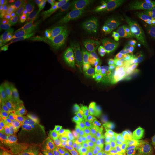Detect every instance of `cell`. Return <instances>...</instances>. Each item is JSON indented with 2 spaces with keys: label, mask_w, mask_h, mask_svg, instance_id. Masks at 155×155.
Segmentation results:
<instances>
[{
  "label": "cell",
  "mask_w": 155,
  "mask_h": 155,
  "mask_svg": "<svg viewBox=\"0 0 155 155\" xmlns=\"http://www.w3.org/2000/svg\"><path fill=\"white\" fill-rule=\"evenodd\" d=\"M137 61L133 55L121 67L102 79L95 78V86L110 100H116L127 90L136 71Z\"/></svg>",
  "instance_id": "obj_1"
},
{
  "label": "cell",
  "mask_w": 155,
  "mask_h": 155,
  "mask_svg": "<svg viewBox=\"0 0 155 155\" xmlns=\"http://www.w3.org/2000/svg\"><path fill=\"white\" fill-rule=\"evenodd\" d=\"M155 38V19L144 20L118 40L111 50L125 51L140 42Z\"/></svg>",
  "instance_id": "obj_2"
},
{
  "label": "cell",
  "mask_w": 155,
  "mask_h": 155,
  "mask_svg": "<svg viewBox=\"0 0 155 155\" xmlns=\"http://www.w3.org/2000/svg\"><path fill=\"white\" fill-rule=\"evenodd\" d=\"M82 44V40H79L68 47L66 52L61 56L52 59L38 61L29 66L25 74L24 79L29 77L55 70L69 64L68 63L75 57L78 50Z\"/></svg>",
  "instance_id": "obj_3"
},
{
  "label": "cell",
  "mask_w": 155,
  "mask_h": 155,
  "mask_svg": "<svg viewBox=\"0 0 155 155\" xmlns=\"http://www.w3.org/2000/svg\"><path fill=\"white\" fill-rule=\"evenodd\" d=\"M133 55L131 51L125 50L111 53L104 58H101V74L100 77L96 79H102L116 71L121 67Z\"/></svg>",
  "instance_id": "obj_4"
},
{
  "label": "cell",
  "mask_w": 155,
  "mask_h": 155,
  "mask_svg": "<svg viewBox=\"0 0 155 155\" xmlns=\"http://www.w3.org/2000/svg\"><path fill=\"white\" fill-rule=\"evenodd\" d=\"M143 11V5L137 3L132 6L127 11L124 13L118 18L116 26L111 29L110 32L107 34V38L113 37L123 30L131 26L134 22L142 16Z\"/></svg>",
  "instance_id": "obj_5"
},
{
  "label": "cell",
  "mask_w": 155,
  "mask_h": 155,
  "mask_svg": "<svg viewBox=\"0 0 155 155\" xmlns=\"http://www.w3.org/2000/svg\"><path fill=\"white\" fill-rule=\"evenodd\" d=\"M117 18L113 11L109 8L108 11L102 14L98 19L85 24L83 26V31L86 39L87 40H90Z\"/></svg>",
  "instance_id": "obj_6"
},
{
  "label": "cell",
  "mask_w": 155,
  "mask_h": 155,
  "mask_svg": "<svg viewBox=\"0 0 155 155\" xmlns=\"http://www.w3.org/2000/svg\"><path fill=\"white\" fill-rule=\"evenodd\" d=\"M70 65L68 64L65 66L62 67L61 68H59L58 69H56L55 70H53L50 72H45L40 75H35L32 77L25 78L24 80H23L21 84H20L15 89V90L17 91L18 90L22 88L23 87L27 86L29 84H32L34 83H39L41 82H43L47 81L50 79L53 78H56L60 75H61V74L66 72L69 69Z\"/></svg>",
  "instance_id": "obj_7"
},
{
  "label": "cell",
  "mask_w": 155,
  "mask_h": 155,
  "mask_svg": "<svg viewBox=\"0 0 155 155\" xmlns=\"http://www.w3.org/2000/svg\"><path fill=\"white\" fill-rule=\"evenodd\" d=\"M28 58L26 56L21 55L13 60L8 66L1 72V78L2 79L7 85L11 83L14 78L17 70L20 67H25L28 63ZM8 89V88H7Z\"/></svg>",
  "instance_id": "obj_8"
},
{
  "label": "cell",
  "mask_w": 155,
  "mask_h": 155,
  "mask_svg": "<svg viewBox=\"0 0 155 155\" xmlns=\"http://www.w3.org/2000/svg\"><path fill=\"white\" fill-rule=\"evenodd\" d=\"M141 94L150 109V118L155 132V84L149 83L142 84Z\"/></svg>",
  "instance_id": "obj_9"
},
{
  "label": "cell",
  "mask_w": 155,
  "mask_h": 155,
  "mask_svg": "<svg viewBox=\"0 0 155 155\" xmlns=\"http://www.w3.org/2000/svg\"><path fill=\"white\" fill-rule=\"evenodd\" d=\"M148 111V105L144 97L141 95H138L130 101L127 106V120L130 122L139 114Z\"/></svg>",
  "instance_id": "obj_10"
},
{
  "label": "cell",
  "mask_w": 155,
  "mask_h": 155,
  "mask_svg": "<svg viewBox=\"0 0 155 155\" xmlns=\"http://www.w3.org/2000/svg\"><path fill=\"white\" fill-rule=\"evenodd\" d=\"M70 40L71 39H66L61 41L60 43L54 45L51 49L47 51L43 55L40 56L37 58L35 59L32 61L29 62L28 65L31 66L38 61L44 60L52 59L63 55L66 52L68 48V47H67V45Z\"/></svg>",
  "instance_id": "obj_11"
},
{
  "label": "cell",
  "mask_w": 155,
  "mask_h": 155,
  "mask_svg": "<svg viewBox=\"0 0 155 155\" xmlns=\"http://www.w3.org/2000/svg\"><path fill=\"white\" fill-rule=\"evenodd\" d=\"M69 14L70 9L67 5L63 4L54 6L51 14V17L55 22V27L53 30L54 35H55L58 29L67 22Z\"/></svg>",
  "instance_id": "obj_12"
},
{
  "label": "cell",
  "mask_w": 155,
  "mask_h": 155,
  "mask_svg": "<svg viewBox=\"0 0 155 155\" xmlns=\"http://www.w3.org/2000/svg\"><path fill=\"white\" fill-rule=\"evenodd\" d=\"M76 30L75 22L73 20L67 21L58 29L52 41V43L55 45L64 40L72 39Z\"/></svg>",
  "instance_id": "obj_13"
},
{
  "label": "cell",
  "mask_w": 155,
  "mask_h": 155,
  "mask_svg": "<svg viewBox=\"0 0 155 155\" xmlns=\"http://www.w3.org/2000/svg\"><path fill=\"white\" fill-rule=\"evenodd\" d=\"M150 116L149 111L143 113L130 122L139 132L147 137L150 136Z\"/></svg>",
  "instance_id": "obj_14"
},
{
  "label": "cell",
  "mask_w": 155,
  "mask_h": 155,
  "mask_svg": "<svg viewBox=\"0 0 155 155\" xmlns=\"http://www.w3.org/2000/svg\"><path fill=\"white\" fill-rule=\"evenodd\" d=\"M94 78L90 74H86L82 72L74 71L66 74L61 75L56 78L55 81L57 80L59 81L64 82H79L95 86V79H94Z\"/></svg>",
  "instance_id": "obj_15"
},
{
  "label": "cell",
  "mask_w": 155,
  "mask_h": 155,
  "mask_svg": "<svg viewBox=\"0 0 155 155\" xmlns=\"http://www.w3.org/2000/svg\"><path fill=\"white\" fill-rule=\"evenodd\" d=\"M54 8V6L53 2H50L47 8L32 22L31 27L32 29L36 31L38 33L42 32L45 29L46 23L51 17V14Z\"/></svg>",
  "instance_id": "obj_16"
},
{
  "label": "cell",
  "mask_w": 155,
  "mask_h": 155,
  "mask_svg": "<svg viewBox=\"0 0 155 155\" xmlns=\"http://www.w3.org/2000/svg\"><path fill=\"white\" fill-rule=\"evenodd\" d=\"M50 4V1L45 0H37L31 2L27 8L28 12L30 15L29 22H32L35 18L45 11Z\"/></svg>",
  "instance_id": "obj_17"
},
{
  "label": "cell",
  "mask_w": 155,
  "mask_h": 155,
  "mask_svg": "<svg viewBox=\"0 0 155 155\" xmlns=\"http://www.w3.org/2000/svg\"><path fill=\"white\" fill-rule=\"evenodd\" d=\"M117 2H118L117 4L110 3L109 8L113 11L117 18H118L124 13L137 4L139 1L137 0H121L118 1Z\"/></svg>",
  "instance_id": "obj_18"
},
{
  "label": "cell",
  "mask_w": 155,
  "mask_h": 155,
  "mask_svg": "<svg viewBox=\"0 0 155 155\" xmlns=\"http://www.w3.org/2000/svg\"><path fill=\"white\" fill-rule=\"evenodd\" d=\"M38 39V32L35 30L32 29L29 33L22 35V36L18 39L20 45L24 51L32 49Z\"/></svg>",
  "instance_id": "obj_19"
},
{
  "label": "cell",
  "mask_w": 155,
  "mask_h": 155,
  "mask_svg": "<svg viewBox=\"0 0 155 155\" xmlns=\"http://www.w3.org/2000/svg\"><path fill=\"white\" fill-rule=\"evenodd\" d=\"M25 51L22 47L18 45L14 48H1L0 51V55L1 57L9 59H15L20 57L22 52Z\"/></svg>",
  "instance_id": "obj_20"
},
{
  "label": "cell",
  "mask_w": 155,
  "mask_h": 155,
  "mask_svg": "<svg viewBox=\"0 0 155 155\" xmlns=\"http://www.w3.org/2000/svg\"><path fill=\"white\" fill-rule=\"evenodd\" d=\"M142 17L144 20L155 19V1H150L144 4Z\"/></svg>",
  "instance_id": "obj_21"
},
{
  "label": "cell",
  "mask_w": 155,
  "mask_h": 155,
  "mask_svg": "<svg viewBox=\"0 0 155 155\" xmlns=\"http://www.w3.org/2000/svg\"><path fill=\"white\" fill-rule=\"evenodd\" d=\"M89 70L90 74L94 77L97 78L100 77L101 74V57L95 58L91 61Z\"/></svg>",
  "instance_id": "obj_22"
},
{
  "label": "cell",
  "mask_w": 155,
  "mask_h": 155,
  "mask_svg": "<svg viewBox=\"0 0 155 155\" xmlns=\"http://www.w3.org/2000/svg\"><path fill=\"white\" fill-rule=\"evenodd\" d=\"M93 2H94V1H92V0H85L84 1V4L82 11L81 12V15L79 16V17H77V20L75 22V28L77 29L78 26L79 25V24L89 15Z\"/></svg>",
  "instance_id": "obj_23"
},
{
  "label": "cell",
  "mask_w": 155,
  "mask_h": 155,
  "mask_svg": "<svg viewBox=\"0 0 155 155\" xmlns=\"http://www.w3.org/2000/svg\"><path fill=\"white\" fill-rule=\"evenodd\" d=\"M54 36L53 30L45 28L42 32L40 33L39 41L40 45L44 46L50 44V42H52Z\"/></svg>",
  "instance_id": "obj_24"
},
{
  "label": "cell",
  "mask_w": 155,
  "mask_h": 155,
  "mask_svg": "<svg viewBox=\"0 0 155 155\" xmlns=\"http://www.w3.org/2000/svg\"><path fill=\"white\" fill-rule=\"evenodd\" d=\"M27 24H29V20L21 12L19 11L15 21L13 24V29L21 30Z\"/></svg>",
  "instance_id": "obj_25"
},
{
  "label": "cell",
  "mask_w": 155,
  "mask_h": 155,
  "mask_svg": "<svg viewBox=\"0 0 155 155\" xmlns=\"http://www.w3.org/2000/svg\"><path fill=\"white\" fill-rule=\"evenodd\" d=\"M18 12H19L17 11L16 9H14V8L8 10L7 12V15L6 17L5 20L1 25V27L5 25H13V24L15 21Z\"/></svg>",
  "instance_id": "obj_26"
},
{
  "label": "cell",
  "mask_w": 155,
  "mask_h": 155,
  "mask_svg": "<svg viewBox=\"0 0 155 155\" xmlns=\"http://www.w3.org/2000/svg\"><path fill=\"white\" fill-rule=\"evenodd\" d=\"M18 39L13 38H7L2 42V48H14L18 45Z\"/></svg>",
  "instance_id": "obj_27"
},
{
  "label": "cell",
  "mask_w": 155,
  "mask_h": 155,
  "mask_svg": "<svg viewBox=\"0 0 155 155\" xmlns=\"http://www.w3.org/2000/svg\"><path fill=\"white\" fill-rule=\"evenodd\" d=\"M16 94L17 91L14 89L8 91L1 95V100L3 101L11 102L16 99Z\"/></svg>",
  "instance_id": "obj_28"
},
{
  "label": "cell",
  "mask_w": 155,
  "mask_h": 155,
  "mask_svg": "<svg viewBox=\"0 0 155 155\" xmlns=\"http://www.w3.org/2000/svg\"><path fill=\"white\" fill-rule=\"evenodd\" d=\"M70 4H71L72 8L74 9V10L76 12L77 15V17H79L81 15V12L82 11L84 4V1L83 0H72L70 1Z\"/></svg>",
  "instance_id": "obj_29"
},
{
  "label": "cell",
  "mask_w": 155,
  "mask_h": 155,
  "mask_svg": "<svg viewBox=\"0 0 155 155\" xmlns=\"http://www.w3.org/2000/svg\"><path fill=\"white\" fill-rule=\"evenodd\" d=\"M16 2L13 0H1L0 1V10L8 11L13 9L15 6Z\"/></svg>",
  "instance_id": "obj_30"
},
{
  "label": "cell",
  "mask_w": 155,
  "mask_h": 155,
  "mask_svg": "<svg viewBox=\"0 0 155 155\" xmlns=\"http://www.w3.org/2000/svg\"><path fill=\"white\" fill-rule=\"evenodd\" d=\"M95 3L101 8L103 11V14L105 13L109 9L110 1L108 0H95Z\"/></svg>",
  "instance_id": "obj_31"
},
{
  "label": "cell",
  "mask_w": 155,
  "mask_h": 155,
  "mask_svg": "<svg viewBox=\"0 0 155 155\" xmlns=\"http://www.w3.org/2000/svg\"><path fill=\"white\" fill-rule=\"evenodd\" d=\"M22 36L21 30L16 29H12L8 34V36L11 37V38L13 39H19Z\"/></svg>",
  "instance_id": "obj_32"
},
{
  "label": "cell",
  "mask_w": 155,
  "mask_h": 155,
  "mask_svg": "<svg viewBox=\"0 0 155 155\" xmlns=\"http://www.w3.org/2000/svg\"><path fill=\"white\" fill-rule=\"evenodd\" d=\"M12 29H13V25H5L1 27V31H0L1 36L2 37H5L6 36H8V34Z\"/></svg>",
  "instance_id": "obj_33"
},
{
  "label": "cell",
  "mask_w": 155,
  "mask_h": 155,
  "mask_svg": "<svg viewBox=\"0 0 155 155\" xmlns=\"http://www.w3.org/2000/svg\"><path fill=\"white\" fill-rule=\"evenodd\" d=\"M54 27H55V22L54 21V20H52V18L50 17V18L48 19V20L47 21V22L46 23L45 28L54 30Z\"/></svg>",
  "instance_id": "obj_34"
},
{
  "label": "cell",
  "mask_w": 155,
  "mask_h": 155,
  "mask_svg": "<svg viewBox=\"0 0 155 155\" xmlns=\"http://www.w3.org/2000/svg\"><path fill=\"white\" fill-rule=\"evenodd\" d=\"M32 27H31L29 24H27L21 29V32L22 35H24L27 34V33H29V32H31V31H32Z\"/></svg>",
  "instance_id": "obj_35"
},
{
  "label": "cell",
  "mask_w": 155,
  "mask_h": 155,
  "mask_svg": "<svg viewBox=\"0 0 155 155\" xmlns=\"http://www.w3.org/2000/svg\"><path fill=\"white\" fill-rule=\"evenodd\" d=\"M8 89H7L6 84L5 83L4 81L2 79H0V92L1 94H3L4 92L8 91Z\"/></svg>",
  "instance_id": "obj_36"
},
{
  "label": "cell",
  "mask_w": 155,
  "mask_h": 155,
  "mask_svg": "<svg viewBox=\"0 0 155 155\" xmlns=\"http://www.w3.org/2000/svg\"><path fill=\"white\" fill-rule=\"evenodd\" d=\"M7 12L8 11H2L0 12V24H1V25L5 20L6 17L7 15Z\"/></svg>",
  "instance_id": "obj_37"
},
{
  "label": "cell",
  "mask_w": 155,
  "mask_h": 155,
  "mask_svg": "<svg viewBox=\"0 0 155 155\" xmlns=\"http://www.w3.org/2000/svg\"><path fill=\"white\" fill-rule=\"evenodd\" d=\"M30 2V1L29 0H20L18 1L17 4L19 6H24L27 5Z\"/></svg>",
  "instance_id": "obj_38"
}]
</instances>
